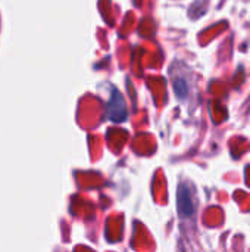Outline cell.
I'll return each instance as SVG.
<instances>
[{
    "label": "cell",
    "mask_w": 250,
    "mask_h": 252,
    "mask_svg": "<svg viewBox=\"0 0 250 252\" xmlns=\"http://www.w3.org/2000/svg\"><path fill=\"white\" fill-rule=\"evenodd\" d=\"M108 118L113 123H121L127 118V106L124 97L116 90H113L108 102Z\"/></svg>",
    "instance_id": "cell-1"
},
{
    "label": "cell",
    "mask_w": 250,
    "mask_h": 252,
    "mask_svg": "<svg viewBox=\"0 0 250 252\" xmlns=\"http://www.w3.org/2000/svg\"><path fill=\"white\" fill-rule=\"evenodd\" d=\"M177 204H178V213L181 217L187 219V217L193 216L194 204H193V196H192L190 188L187 185H180L178 193H177Z\"/></svg>",
    "instance_id": "cell-2"
}]
</instances>
